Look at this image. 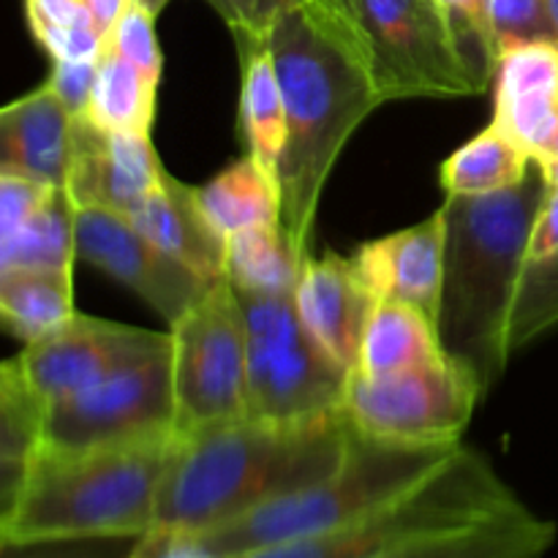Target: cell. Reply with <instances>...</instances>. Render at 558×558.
Masks as SVG:
<instances>
[{
	"mask_svg": "<svg viewBox=\"0 0 558 558\" xmlns=\"http://www.w3.org/2000/svg\"><path fill=\"white\" fill-rule=\"evenodd\" d=\"M267 49L287 109V145L278 163L281 227L308 259L322 185L349 136L381 101L336 0H308L281 16Z\"/></svg>",
	"mask_w": 558,
	"mask_h": 558,
	"instance_id": "6da1fadb",
	"label": "cell"
},
{
	"mask_svg": "<svg viewBox=\"0 0 558 558\" xmlns=\"http://www.w3.org/2000/svg\"><path fill=\"white\" fill-rule=\"evenodd\" d=\"M347 409L300 423L238 417L178 436L158 490L156 529L210 532L330 477L347 458Z\"/></svg>",
	"mask_w": 558,
	"mask_h": 558,
	"instance_id": "7a4b0ae2",
	"label": "cell"
},
{
	"mask_svg": "<svg viewBox=\"0 0 558 558\" xmlns=\"http://www.w3.org/2000/svg\"><path fill=\"white\" fill-rule=\"evenodd\" d=\"M554 185L534 158L526 178L496 194H447L445 278L436 332L441 352L477 379L483 398L510 360V319L529 243L545 196Z\"/></svg>",
	"mask_w": 558,
	"mask_h": 558,
	"instance_id": "3957f363",
	"label": "cell"
},
{
	"mask_svg": "<svg viewBox=\"0 0 558 558\" xmlns=\"http://www.w3.org/2000/svg\"><path fill=\"white\" fill-rule=\"evenodd\" d=\"M178 434L129 445L38 447L0 515V543H107L156 529L158 490Z\"/></svg>",
	"mask_w": 558,
	"mask_h": 558,
	"instance_id": "277c9868",
	"label": "cell"
},
{
	"mask_svg": "<svg viewBox=\"0 0 558 558\" xmlns=\"http://www.w3.org/2000/svg\"><path fill=\"white\" fill-rule=\"evenodd\" d=\"M458 450L461 441L376 439L354 428L347 458L330 477L270 501L227 526L196 532L194 537L216 558H240L270 545L314 537L407 494Z\"/></svg>",
	"mask_w": 558,
	"mask_h": 558,
	"instance_id": "5b68a950",
	"label": "cell"
},
{
	"mask_svg": "<svg viewBox=\"0 0 558 558\" xmlns=\"http://www.w3.org/2000/svg\"><path fill=\"white\" fill-rule=\"evenodd\" d=\"M521 507L523 501L507 488L494 466L461 445L423 483L354 521L240 558H381L420 539L477 526Z\"/></svg>",
	"mask_w": 558,
	"mask_h": 558,
	"instance_id": "8992f818",
	"label": "cell"
},
{
	"mask_svg": "<svg viewBox=\"0 0 558 558\" xmlns=\"http://www.w3.org/2000/svg\"><path fill=\"white\" fill-rule=\"evenodd\" d=\"M234 294L248 338V417L300 423L343 409L352 371L311 336L294 289Z\"/></svg>",
	"mask_w": 558,
	"mask_h": 558,
	"instance_id": "52a82bcc",
	"label": "cell"
},
{
	"mask_svg": "<svg viewBox=\"0 0 558 558\" xmlns=\"http://www.w3.org/2000/svg\"><path fill=\"white\" fill-rule=\"evenodd\" d=\"M352 27L381 104L414 96H472L439 0H336Z\"/></svg>",
	"mask_w": 558,
	"mask_h": 558,
	"instance_id": "ba28073f",
	"label": "cell"
},
{
	"mask_svg": "<svg viewBox=\"0 0 558 558\" xmlns=\"http://www.w3.org/2000/svg\"><path fill=\"white\" fill-rule=\"evenodd\" d=\"M174 434L248 414V338L229 278L172 325Z\"/></svg>",
	"mask_w": 558,
	"mask_h": 558,
	"instance_id": "9c48e42d",
	"label": "cell"
},
{
	"mask_svg": "<svg viewBox=\"0 0 558 558\" xmlns=\"http://www.w3.org/2000/svg\"><path fill=\"white\" fill-rule=\"evenodd\" d=\"M480 401L477 379L445 354L387 376L352 371L343 409L365 436L458 445Z\"/></svg>",
	"mask_w": 558,
	"mask_h": 558,
	"instance_id": "30bf717a",
	"label": "cell"
},
{
	"mask_svg": "<svg viewBox=\"0 0 558 558\" xmlns=\"http://www.w3.org/2000/svg\"><path fill=\"white\" fill-rule=\"evenodd\" d=\"M174 434L172 349L49 403L44 447L90 450Z\"/></svg>",
	"mask_w": 558,
	"mask_h": 558,
	"instance_id": "8fae6325",
	"label": "cell"
},
{
	"mask_svg": "<svg viewBox=\"0 0 558 558\" xmlns=\"http://www.w3.org/2000/svg\"><path fill=\"white\" fill-rule=\"evenodd\" d=\"M76 259L118 278L169 325L218 283L153 243L131 218L98 207H76Z\"/></svg>",
	"mask_w": 558,
	"mask_h": 558,
	"instance_id": "7c38bea8",
	"label": "cell"
},
{
	"mask_svg": "<svg viewBox=\"0 0 558 558\" xmlns=\"http://www.w3.org/2000/svg\"><path fill=\"white\" fill-rule=\"evenodd\" d=\"M169 349H172V332L163 336V332L142 330V327L74 314L65 325L27 343L16 363L33 390L49 407L60 398L74 396L107 379L109 374L125 365L169 352Z\"/></svg>",
	"mask_w": 558,
	"mask_h": 558,
	"instance_id": "4fadbf2b",
	"label": "cell"
},
{
	"mask_svg": "<svg viewBox=\"0 0 558 558\" xmlns=\"http://www.w3.org/2000/svg\"><path fill=\"white\" fill-rule=\"evenodd\" d=\"M163 172L167 169L153 150L150 134L101 131L87 118L74 120V156L65 194L76 207L134 218Z\"/></svg>",
	"mask_w": 558,
	"mask_h": 558,
	"instance_id": "5bb4252c",
	"label": "cell"
},
{
	"mask_svg": "<svg viewBox=\"0 0 558 558\" xmlns=\"http://www.w3.org/2000/svg\"><path fill=\"white\" fill-rule=\"evenodd\" d=\"M360 278L376 300H398L428 314L436 311L445 278V216L441 207L414 227L360 245L354 254Z\"/></svg>",
	"mask_w": 558,
	"mask_h": 558,
	"instance_id": "9a60e30c",
	"label": "cell"
},
{
	"mask_svg": "<svg viewBox=\"0 0 558 558\" xmlns=\"http://www.w3.org/2000/svg\"><path fill=\"white\" fill-rule=\"evenodd\" d=\"M298 308L311 336L347 371H357L363 332L376 298L360 278L354 256L327 254L305 259L300 272Z\"/></svg>",
	"mask_w": 558,
	"mask_h": 558,
	"instance_id": "2e32d148",
	"label": "cell"
},
{
	"mask_svg": "<svg viewBox=\"0 0 558 558\" xmlns=\"http://www.w3.org/2000/svg\"><path fill=\"white\" fill-rule=\"evenodd\" d=\"M496 112L501 125L532 158H543L558 129V44H515L499 52Z\"/></svg>",
	"mask_w": 558,
	"mask_h": 558,
	"instance_id": "e0dca14e",
	"label": "cell"
},
{
	"mask_svg": "<svg viewBox=\"0 0 558 558\" xmlns=\"http://www.w3.org/2000/svg\"><path fill=\"white\" fill-rule=\"evenodd\" d=\"M74 120L49 82L5 104L0 112V174L65 189L74 156Z\"/></svg>",
	"mask_w": 558,
	"mask_h": 558,
	"instance_id": "ac0fdd59",
	"label": "cell"
},
{
	"mask_svg": "<svg viewBox=\"0 0 558 558\" xmlns=\"http://www.w3.org/2000/svg\"><path fill=\"white\" fill-rule=\"evenodd\" d=\"M131 221L153 240L178 256L180 262L199 272L207 281L227 278V243L229 240L213 227L199 191L185 185L183 180L161 174V183L145 196L140 210Z\"/></svg>",
	"mask_w": 558,
	"mask_h": 558,
	"instance_id": "d6986e66",
	"label": "cell"
},
{
	"mask_svg": "<svg viewBox=\"0 0 558 558\" xmlns=\"http://www.w3.org/2000/svg\"><path fill=\"white\" fill-rule=\"evenodd\" d=\"M556 534L554 521L521 507L477 526L420 539L381 558H545Z\"/></svg>",
	"mask_w": 558,
	"mask_h": 558,
	"instance_id": "ffe728a7",
	"label": "cell"
},
{
	"mask_svg": "<svg viewBox=\"0 0 558 558\" xmlns=\"http://www.w3.org/2000/svg\"><path fill=\"white\" fill-rule=\"evenodd\" d=\"M445 357L434 319L398 300H376L360 347V374L387 376Z\"/></svg>",
	"mask_w": 558,
	"mask_h": 558,
	"instance_id": "44dd1931",
	"label": "cell"
},
{
	"mask_svg": "<svg viewBox=\"0 0 558 558\" xmlns=\"http://www.w3.org/2000/svg\"><path fill=\"white\" fill-rule=\"evenodd\" d=\"M196 191H199L207 218L227 240L248 229L281 223L278 178L270 169L262 167L251 153Z\"/></svg>",
	"mask_w": 558,
	"mask_h": 558,
	"instance_id": "7402d4cb",
	"label": "cell"
},
{
	"mask_svg": "<svg viewBox=\"0 0 558 558\" xmlns=\"http://www.w3.org/2000/svg\"><path fill=\"white\" fill-rule=\"evenodd\" d=\"M76 259V205L52 189L41 205L0 238V270H71Z\"/></svg>",
	"mask_w": 558,
	"mask_h": 558,
	"instance_id": "603a6c76",
	"label": "cell"
},
{
	"mask_svg": "<svg viewBox=\"0 0 558 558\" xmlns=\"http://www.w3.org/2000/svg\"><path fill=\"white\" fill-rule=\"evenodd\" d=\"M238 49L243 54V96H240L243 134L248 140L251 156L278 178V163L287 145V109H283L276 65L267 41H238Z\"/></svg>",
	"mask_w": 558,
	"mask_h": 558,
	"instance_id": "cb8c5ba5",
	"label": "cell"
},
{
	"mask_svg": "<svg viewBox=\"0 0 558 558\" xmlns=\"http://www.w3.org/2000/svg\"><path fill=\"white\" fill-rule=\"evenodd\" d=\"M0 314L25 343L65 325L76 314L71 270H0Z\"/></svg>",
	"mask_w": 558,
	"mask_h": 558,
	"instance_id": "d4e9b609",
	"label": "cell"
},
{
	"mask_svg": "<svg viewBox=\"0 0 558 558\" xmlns=\"http://www.w3.org/2000/svg\"><path fill=\"white\" fill-rule=\"evenodd\" d=\"M47 403L31 387L20 363L0 371V461H3V507L14 499L27 463L44 441Z\"/></svg>",
	"mask_w": 558,
	"mask_h": 558,
	"instance_id": "484cf974",
	"label": "cell"
},
{
	"mask_svg": "<svg viewBox=\"0 0 558 558\" xmlns=\"http://www.w3.org/2000/svg\"><path fill=\"white\" fill-rule=\"evenodd\" d=\"M532 161L534 158L501 125L490 123L483 134L447 158L441 167V185L447 194H496L521 183Z\"/></svg>",
	"mask_w": 558,
	"mask_h": 558,
	"instance_id": "4316f807",
	"label": "cell"
},
{
	"mask_svg": "<svg viewBox=\"0 0 558 558\" xmlns=\"http://www.w3.org/2000/svg\"><path fill=\"white\" fill-rule=\"evenodd\" d=\"M156 90L158 85H153L131 60L104 44L85 118L101 131L150 134L153 114H156Z\"/></svg>",
	"mask_w": 558,
	"mask_h": 558,
	"instance_id": "83f0119b",
	"label": "cell"
},
{
	"mask_svg": "<svg viewBox=\"0 0 558 558\" xmlns=\"http://www.w3.org/2000/svg\"><path fill=\"white\" fill-rule=\"evenodd\" d=\"M305 259L294 251L283 227H259L232 234L227 243V278L248 292H292Z\"/></svg>",
	"mask_w": 558,
	"mask_h": 558,
	"instance_id": "f1b7e54d",
	"label": "cell"
},
{
	"mask_svg": "<svg viewBox=\"0 0 558 558\" xmlns=\"http://www.w3.org/2000/svg\"><path fill=\"white\" fill-rule=\"evenodd\" d=\"M36 41L52 60H90L101 54L104 36L80 0H25Z\"/></svg>",
	"mask_w": 558,
	"mask_h": 558,
	"instance_id": "f546056e",
	"label": "cell"
},
{
	"mask_svg": "<svg viewBox=\"0 0 558 558\" xmlns=\"http://www.w3.org/2000/svg\"><path fill=\"white\" fill-rule=\"evenodd\" d=\"M450 25L452 41L463 60L474 90L483 93L496 80L499 47L490 27L488 0H439Z\"/></svg>",
	"mask_w": 558,
	"mask_h": 558,
	"instance_id": "4dcf8cb0",
	"label": "cell"
},
{
	"mask_svg": "<svg viewBox=\"0 0 558 558\" xmlns=\"http://www.w3.org/2000/svg\"><path fill=\"white\" fill-rule=\"evenodd\" d=\"M558 325V251L529 262L510 319V349L526 347L539 332Z\"/></svg>",
	"mask_w": 558,
	"mask_h": 558,
	"instance_id": "1f68e13d",
	"label": "cell"
},
{
	"mask_svg": "<svg viewBox=\"0 0 558 558\" xmlns=\"http://www.w3.org/2000/svg\"><path fill=\"white\" fill-rule=\"evenodd\" d=\"M104 44L118 54H123L125 60H131L153 85H158L163 58L156 38V16L142 9L136 0L125 5L123 14L112 25V31L104 36Z\"/></svg>",
	"mask_w": 558,
	"mask_h": 558,
	"instance_id": "d6a6232c",
	"label": "cell"
},
{
	"mask_svg": "<svg viewBox=\"0 0 558 558\" xmlns=\"http://www.w3.org/2000/svg\"><path fill=\"white\" fill-rule=\"evenodd\" d=\"M488 14L499 52L515 44H558V31L545 0H490Z\"/></svg>",
	"mask_w": 558,
	"mask_h": 558,
	"instance_id": "836d02e7",
	"label": "cell"
},
{
	"mask_svg": "<svg viewBox=\"0 0 558 558\" xmlns=\"http://www.w3.org/2000/svg\"><path fill=\"white\" fill-rule=\"evenodd\" d=\"M238 41H267L281 16L308 0H207Z\"/></svg>",
	"mask_w": 558,
	"mask_h": 558,
	"instance_id": "e575fe53",
	"label": "cell"
},
{
	"mask_svg": "<svg viewBox=\"0 0 558 558\" xmlns=\"http://www.w3.org/2000/svg\"><path fill=\"white\" fill-rule=\"evenodd\" d=\"M98 58L90 60H54L52 74H49V87L54 96L63 101L74 118H85L87 104H90L93 85H96Z\"/></svg>",
	"mask_w": 558,
	"mask_h": 558,
	"instance_id": "d590c367",
	"label": "cell"
},
{
	"mask_svg": "<svg viewBox=\"0 0 558 558\" xmlns=\"http://www.w3.org/2000/svg\"><path fill=\"white\" fill-rule=\"evenodd\" d=\"M558 251V189H550L545 196L539 216L532 229V243H529V262L545 259Z\"/></svg>",
	"mask_w": 558,
	"mask_h": 558,
	"instance_id": "8d00e7d4",
	"label": "cell"
},
{
	"mask_svg": "<svg viewBox=\"0 0 558 558\" xmlns=\"http://www.w3.org/2000/svg\"><path fill=\"white\" fill-rule=\"evenodd\" d=\"M129 3L131 0H87V9H90L101 36H107V33L112 31V25L118 22V16L123 14V9Z\"/></svg>",
	"mask_w": 558,
	"mask_h": 558,
	"instance_id": "74e56055",
	"label": "cell"
},
{
	"mask_svg": "<svg viewBox=\"0 0 558 558\" xmlns=\"http://www.w3.org/2000/svg\"><path fill=\"white\" fill-rule=\"evenodd\" d=\"M543 169H545V178H548V183L558 189V156H550V158H543Z\"/></svg>",
	"mask_w": 558,
	"mask_h": 558,
	"instance_id": "f35d334b",
	"label": "cell"
},
{
	"mask_svg": "<svg viewBox=\"0 0 558 558\" xmlns=\"http://www.w3.org/2000/svg\"><path fill=\"white\" fill-rule=\"evenodd\" d=\"M136 3H140L145 11H150L153 16H158L163 9H167L169 0H136Z\"/></svg>",
	"mask_w": 558,
	"mask_h": 558,
	"instance_id": "ab89813d",
	"label": "cell"
},
{
	"mask_svg": "<svg viewBox=\"0 0 558 558\" xmlns=\"http://www.w3.org/2000/svg\"><path fill=\"white\" fill-rule=\"evenodd\" d=\"M545 5H548L550 20H554V25H556V31H558V0H545Z\"/></svg>",
	"mask_w": 558,
	"mask_h": 558,
	"instance_id": "60d3db41",
	"label": "cell"
},
{
	"mask_svg": "<svg viewBox=\"0 0 558 558\" xmlns=\"http://www.w3.org/2000/svg\"><path fill=\"white\" fill-rule=\"evenodd\" d=\"M550 156H558V129H556V136H554V145H550V150L545 153L543 158H550ZM543 158H537V161H543Z\"/></svg>",
	"mask_w": 558,
	"mask_h": 558,
	"instance_id": "b9f144b4",
	"label": "cell"
}]
</instances>
